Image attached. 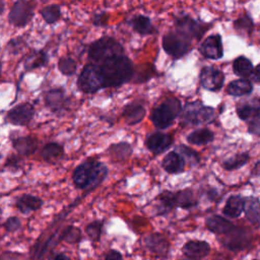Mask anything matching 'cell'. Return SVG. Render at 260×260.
Masks as SVG:
<instances>
[{"label":"cell","mask_w":260,"mask_h":260,"mask_svg":"<svg viewBox=\"0 0 260 260\" xmlns=\"http://www.w3.org/2000/svg\"><path fill=\"white\" fill-rule=\"evenodd\" d=\"M105 87H118L128 82L134 75L131 60L125 55L110 58L99 65Z\"/></svg>","instance_id":"obj_1"},{"label":"cell","mask_w":260,"mask_h":260,"mask_svg":"<svg viewBox=\"0 0 260 260\" xmlns=\"http://www.w3.org/2000/svg\"><path fill=\"white\" fill-rule=\"evenodd\" d=\"M107 175V166L98 159L90 158L74 169L72 180L76 188L88 191L98 187L106 179Z\"/></svg>","instance_id":"obj_2"},{"label":"cell","mask_w":260,"mask_h":260,"mask_svg":"<svg viewBox=\"0 0 260 260\" xmlns=\"http://www.w3.org/2000/svg\"><path fill=\"white\" fill-rule=\"evenodd\" d=\"M119 55H124V48L113 37H102L88 47V58L96 65Z\"/></svg>","instance_id":"obj_3"},{"label":"cell","mask_w":260,"mask_h":260,"mask_svg":"<svg viewBox=\"0 0 260 260\" xmlns=\"http://www.w3.org/2000/svg\"><path fill=\"white\" fill-rule=\"evenodd\" d=\"M182 109L181 102L177 98H168L152 110L150 120L156 128L166 129L181 115Z\"/></svg>","instance_id":"obj_4"},{"label":"cell","mask_w":260,"mask_h":260,"mask_svg":"<svg viewBox=\"0 0 260 260\" xmlns=\"http://www.w3.org/2000/svg\"><path fill=\"white\" fill-rule=\"evenodd\" d=\"M215 118V111L199 101L187 103L182 109L180 122L184 125H200L210 123Z\"/></svg>","instance_id":"obj_5"},{"label":"cell","mask_w":260,"mask_h":260,"mask_svg":"<svg viewBox=\"0 0 260 260\" xmlns=\"http://www.w3.org/2000/svg\"><path fill=\"white\" fill-rule=\"evenodd\" d=\"M77 86L84 93H94L104 88L100 66L93 63L86 64L78 75Z\"/></svg>","instance_id":"obj_6"},{"label":"cell","mask_w":260,"mask_h":260,"mask_svg":"<svg viewBox=\"0 0 260 260\" xmlns=\"http://www.w3.org/2000/svg\"><path fill=\"white\" fill-rule=\"evenodd\" d=\"M161 46L164 51L174 59L182 58L191 51V42L174 31H170L162 37Z\"/></svg>","instance_id":"obj_7"},{"label":"cell","mask_w":260,"mask_h":260,"mask_svg":"<svg viewBox=\"0 0 260 260\" xmlns=\"http://www.w3.org/2000/svg\"><path fill=\"white\" fill-rule=\"evenodd\" d=\"M175 27L176 32L191 42L193 39L200 40L204 31L208 28V25L198 22L189 15H183L175 19Z\"/></svg>","instance_id":"obj_8"},{"label":"cell","mask_w":260,"mask_h":260,"mask_svg":"<svg viewBox=\"0 0 260 260\" xmlns=\"http://www.w3.org/2000/svg\"><path fill=\"white\" fill-rule=\"evenodd\" d=\"M35 5L36 4L31 1L14 2L8 14L9 22L16 27H22L26 25L34 15Z\"/></svg>","instance_id":"obj_9"},{"label":"cell","mask_w":260,"mask_h":260,"mask_svg":"<svg viewBox=\"0 0 260 260\" xmlns=\"http://www.w3.org/2000/svg\"><path fill=\"white\" fill-rule=\"evenodd\" d=\"M143 245L147 251L158 259H167L169 257L171 245L169 240L160 233H151L144 237Z\"/></svg>","instance_id":"obj_10"},{"label":"cell","mask_w":260,"mask_h":260,"mask_svg":"<svg viewBox=\"0 0 260 260\" xmlns=\"http://www.w3.org/2000/svg\"><path fill=\"white\" fill-rule=\"evenodd\" d=\"M35 115V108L30 103H20L10 109L5 116V120L16 126L27 125Z\"/></svg>","instance_id":"obj_11"},{"label":"cell","mask_w":260,"mask_h":260,"mask_svg":"<svg viewBox=\"0 0 260 260\" xmlns=\"http://www.w3.org/2000/svg\"><path fill=\"white\" fill-rule=\"evenodd\" d=\"M199 80L203 88L210 91H217L223 85L224 75L220 70L211 66H206L201 69Z\"/></svg>","instance_id":"obj_12"},{"label":"cell","mask_w":260,"mask_h":260,"mask_svg":"<svg viewBox=\"0 0 260 260\" xmlns=\"http://www.w3.org/2000/svg\"><path fill=\"white\" fill-rule=\"evenodd\" d=\"M174 143V138L169 133L153 132L146 137L145 146L154 155L160 154L169 149Z\"/></svg>","instance_id":"obj_13"},{"label":"cell","mask_w":260,"mask_h":260,"mask_svg":"<svg viewBox=\"0 0 260 260\" xmlns=\"http://www.w3.org/2000/svg\"><path fill=\"white\" fill-rule=\"evenodd\" d=\"M200 54L212 60L220 59L223 55L221 37L219 35H212L207 37L199 46Z\"/></svg>","instance_id":"obj_14"},{"label":"cell","mask_w":260,"mask_h":260,"mask_svg":"<svg viewBox=\"0 0 260 260\" xmlns=\"http://www.w3.org/2000/svg\"><path fill=\"white\" fill-rule=\"evenodd\" d=\"M182 253L187 259L201 260L210 253V245L202 240H190L182 247Z\"/></svg>","instance_id":"obj_15"},{"label":"cell","mask_w":260,"mask_h":260,"mask_svg":"<svg viewBox=\"0 0 260 260\" xmlns=\"http://www.w3.org/2000/svg\"><path fill=\"white\" fill-rule=\"evenodd\" d=\"M44 101L47 108L55 114L63 112L69 103V100L66 98L65 91L62 88L50 89L46 92Z\"/></svg>","instance_id":"obj_16"},{"label":"cell","mask_w":260,"mask_h":260,"mask_svg":"<svg viewBox=\"0 0 260 260\" xmlns=\"http://www.w3.org/2000/svg\"><path fill=\"white\" fill-rule=\"evenodd\" d=\"M222 244L230 250L237 251L245 249L249 245V239L246 232L236 226L232 232L224 235Z\"/></svg>","instance_id":"obj_17"},{"label":"cell","mask_w":260,"mask_h":260,"mask_svg":"<svg viewBox=\"0 0 260 260\" xmlns=\"http://www.w3.org/2000/svg\"><path fill=\"white\" fill-rule=\"evenodd\" d=\"M145 114L146 110L144 106L137 101L127 104L122 111V117L128 125H136L140 123L145 117Z\"/></svg>","instance_id":"obj_18"},{"label":"cell","mask_w":260,"mask_h":260,"mask_svg":"<svg viewBox=\"0 0 260 260\" xmlns=\"http://www.w3.org/2000/svg\"><path fill=\"white\" fill-rule=\"evenodd\" d=\"M186 160L177 150L168 152L161 161L162 169L169 174H179L185 169Z\"/></svg>","instance_id":"obj_19"},{"label":"cell","mask_w":260,"mask_h":260,"mask_svg":"<svg viewBox=\"0 0 260 260\" xmlns=\"http://www.w3.org/2000/svg\"><path fill=\"white\" fill-rule=\"evenodd\" d=\"M205 224H206V228L211 233L218 236H224L236 228L232 221L217 214L207 217L205 220Z\"/></svg>","instance_id":"obj_20"},{"label":"cell","mask_w":260,"mask_h":260,"mask_svg":"<svg viewBox=\"0 0 260 260\" xmlns=\"http://www.w3.org/2000/svg\"><path fill=\"white\" fill-rule=\"evenodd\" d=\"M43 203V200L38 196L30 194H22L16 199L15 206L20 213L29 214L32 211L41 209Z\"/></svg>","instance_id":"obj_21"},{"label":"cell","mask_w":260,"mask_h":260,"mask_svg":"<svg viewBox=\"0 0 260 260\" xmlns=\"http://www.w3.org/2000/svg\"><path fill=\"white\" fill-rule=\"evenodd\" d=\"M12 146L18 154L28 156L36 152L38 148V139L31 135L17 137L12 140Z\"/></svg>","instance_id":"obj_22"},{"label":"cell","mask_w":260,"mask_h":260,"mask_svg":"<svg viewBox=\"0 0 260 260\" xmlns=\"http://www.w3.org/2000/svg\"><path fill=\"white\" fill-rule=\"evenodd\" d=\"M129 25L135 32L141 36H149L156 31L151 22V19L143 14H137L130 18Z\"/></svg>","instance_id":"obj_23"},{"label":"cell","mask_w":260,"mask_h":260,"mask_svg":"<svg viewBox=\"0 0 260 260\" xmlns=\"http://www.w3.org/2000/svg\"><path fill=\"white\" fill-rule=\"evenodd\" d=\"M64 155V148L58 142H49L41 150L42 158L48 164L58 162Z\"/></svg>","instance_id":"obj_24"},{"label":"cell","mask_w":260,"mask_h":260,"mask_svg":"<svg viewBox=\"0 0 260 260\" xmlns=\"http://www.w3.org/2000/svg\"><path fill=\"white\" fill-rule=\"evenodd\" d=\"M245 206V198L241 197L240 195H232L226 200L223 208L222 213L231 218H236L241 215L244 211Z\"/></svg>","instance_id":"obj_25"},{"label":"cell","mask_w":260,"mask_h":260,"mask_svg":"<svg viewBox=\"0 0 260 260\" xmlns=\"http://www.w3.org/2000/svg\"><path fill=\"white\" fill-rule=\"evenodd\" d=\"M48 55L44 51L34 50L26 55L24 60V70L31 71L40 67H44L48 64Z\"/></svg>","instance_id":"obj_26"},{"label":"cell","mask_w":260,"mask_h":260,"mask_svg":"<svg viewBox=\"0 0 260 260\" xmlns=\"http://www.w3.org/2000/svg\"><path fill=\"white\" fill-rule=\"evenodd\" d=\"M175 204L182 209H191L198 204V200L191 189H184L175 193Z\"/></svg>","instance_id":"obj_27"},{"label":"cell","mask_w":260,"mask_h":260,"mask_svg":"<svg viewBox=\"0 0 260 260\" xmlns=\"http://www.w3.org/2000/svg\"><path fill=\"white\" fill-rule=\"evenodd\" d=\"M214 134L207 128L197 129L187 135L186 140L188 143L193 145H205L213 140Z\"/></svg>","instance_id":"obj_28"},{"label":"cell","mask_w":260,"mask_h":260,"mask_svg":"<svg viewBox=\"0 0 260 260\" xmlns=\"http://www.w3.org/2000/svg\"><path fill=\"white\" fill-rule=\"evenodd\" d=\"M252 83L245 78H240L229 83L226 91L229 94L234 96H242L249 94L252 91Z\"/></svg>","instance_id":"obj_29"},{"label":"cell","mask_w":260,"mask_h":260,"mask_svg":"<svg viewBox=\"0 0 260 260\" xmlns=\"http://www.w3.org/2000/svg\"><path fill=\"white\" fill-rule=\"evenodd\" d=\"M109 152L113 159L123 161V160H126L127 158H129V156L131 155L132 147H131V144L123 141V142H119V143L110 145Z\"/></svg>","instance_id":"obj_30"},{"label":"cell","mask_w":260,"mask_h":260,"mask_svg":"<svg viewBox=\"0 0 260 260\" xmlns=\"http://www.w3.org/2000/svg\"><path fill=\"white\" fill-rule=\"evenodd\" d=\"M244 211L246 217L251 222H258L260 221V201L258 198L255 197H248L245 198V206Z\"/></svg>","instance_id":"obj_31"},{"label":"cell","mask_w":260,"mask_h":260,"mask_svg":"<svg viewBox=\"0 0 260 260\" xmlns=\"http://www.w3.org/2000/svg\"><path fill=\"white\" fill-rule=\"evenodd\" d=\"M234 73L240 77H247L253 73L252 62L245 56H240L234 60L233 63Z\"/></svg>","instance_id":"obj_32"},{"label":"cell","mask_w":260,"mask_h":260,"mask_svg":"<svg viewBox=\"0 0 260 260\" xmlns=\"http://www.w3.org/2000/svg\"><path fill=\"white\" fill-rule=\"evenodd\" d=\"M158 214H166L176 208L175 193L171 191H164L157 196Z\"/></svg>","instance_id":"obj_33"},{"label":"cell","mask_w":260,"mask_h":260,"mask_svg":"<svg viewBox=\"0 0 260 260\" xmlns=\"http://www.w3.org/2000/svg\"><path fill=\"white\" fill-rule=\"evenodd\" d=\"M260 113V106L257 103H244L237 107V114L241 120H248L254 118Z\"/></svg>","instance_id":"obj_34"},{"label":"cell","mask_w":260,"mask_h":260,"mask_svg":"<svg viewBox=\"0 0 260 260\" xmlns=\"http://www.w3.org/2000/svg\"><path fill=\"white\" fill-rule=\"evenodd\" d=\"M43 19L48 24L57 22L61 17V9L58 4H49L40 10Z\"/></svg>","instance_id":"obj_35"},{"label":"cell","mask_w":260,"mask_h":260,"mask_svg":"<svg viewBox=\"0 0 260 260\" xmlns=\"http://www.w3.org/2000/svg\"><path fill=\"white\" fill-rule=\"evenodd\" d=\"M103 226H104L103 220H93L86 224L84 232L92 243L100 242L102 233H103Z\"/></svg>","instance_id":"obj_36"},{"label":"cell","mask_w":260,"mask_h":260,"mask_svg":"<svg viewBox=\"0 0 260 260\" xmlns=\"http://www.w3.org/2000/svg\"><path fill=\"white\" fill-rule=\"evenodd\" d=\"M249 159V154L248 152H243L236 154L235 156H232L225 160L222 161V167L228 170V171H233L242 168L243 166L246 165V162Z\"/></svg>","instance_id":"obj_37"},{"label":"cell","mask_w":260,"mask_h":260,"mask_svg":"<svg viewBox=\"0 0 260 260\" xmlns=\"http://www.w3.org/2000/svg\"><path fill=\"white\" fill-rule=\"evenodd\" d=\"M82 239L81 231L74 225L66 226L60 235V240L68 243V244H76L80 242Z\"/></svg>","instance_id":"obj_38"},{"label":"cell","mask_w":260,"mask_h":260,"mask_svg":"<svg viewBox=\"0 0 260 260\" xmlns=\"http://www.w3.org/2000/svg\"><path fill=\"white\" fill-rule=\"evenodd\" d=\"M58 69L65 76H71L77 69L76 62L70 57H61L58 61Z\"/></svg>","instance_id":"obj_39"},{"label":"cell","mask_w":260,"mask_h":260,"mask_svg":"<svg viewBox=\"0 0 260 260\" xmlns=\"http://www.w3.org/2000/svg\"><path fill=\"white\" fill-rule=\"evenodd\" d=\"M178 149H179V153H181L183 155L185 160L187 159V161L190 162L192 166H195L199 162L200 156L194 149H192L188 146H185V145H180Z\"/></svg>","instance_id":"obj_40"},{"label":"cell","mask_w":260,"mask_h":260,"mask_svg":"<svg viewBox=\"0 0 260 260\" xmlns=\"http://www.w3.org/2000/svg\"><path fill=\"white\" fill-rule=\"evenodd\" d=\"M234 26L238 31H240V32L244 31V32L248 34V32H250V30L253 26V22L249 16H243V17L238 18L234 22Z\"/></svg>","instance_id":"obj_41"},{"label":"cell","mask_w":260,"mask_h":260,"mask_svg":"<svg viewBox=\"0 0 260 260\" xmlns=\"http://www.w3.org/2000/svg\"><path fill=\"white\" fill-rule=\"evenodd\" d=\"M3 228L7 233H14L21 228V221L17 216H10L3 222Z\"/></svg>","instance_id":"obj_42"},{"label":"cell","mask_w":260,"mask_h":260,"mask_svg":"<svg viewBox=\"0 0 260 260\" xmlns=\"http://www.w3.org/2000/svg\"><path fill=\"white\" fill-rule=\"evenodd\" d=\"M23 46H25V42H23V40L21 38L12 39L7 44V50L11 54H17L19 51L22 50Z\"/></svg>","instance_id":"obj_43"},{"label":"cell","mask_w":260,"mask_h":260,"mask_svg":"<svg viewBox=\"0 0 260 260\" xmlns=\"http://www.w3.org/2000/svg\"><path fill=\"white\" fill-rule=\"evenodd\" d=\"M248 131L251 134L260 136V113L251 119L248 126Z\"/></svg>","instance_id":"obj_44"},{"label":"cell","mask_w":260,"mask_h":260,"mask_svg":"<svg viewBox=\"0 0 260 260\" xmlns=\"http://www.w3.org/2000/svg\"><path fill=\"white\" fill-rule=\"evenodd\" d=\"M108 19H109V14L103 12V13H99V14L94 15L92 22L96 26H105L108 23Z\"/></svg>","instance_id":"obj_45"},{"label":"cell","mask_w":260,"mask_h":260,"mask_svg":"<svg viewBox=\"0 0 260 260\" xmlns=\"http://www.w3.org/2000/svg\"><path fill=\"white\" fill-rule=\"evenodd\" d=\"M19 158L15 155H10L9 157H7L6 161H5V167H7L9 170L12 171H16L19 169Z\"/></svg>","instance_id":"obj_46"},{"label":"cell","mask_w":260,"mask_h":260,"mask_svg":"<svg viewBox=\"0 0 260 260\" xmlns=\"http://www.w3.org/2000/svg\"><path fill=\"white\" fill-rule=\"evenodd\" d=\"M1 260H23V255L17 252L6 251L1 254Z\"/></svg>","instance_id":"obj_47"},{"label":"cell","mask_w":260,"mask_h":260,"mask_svg":"<svg viewBox=\"0 0 260 260\" xmlns=\"http://www.w3.org/2000/svg\"><path fill=\"white\" fill-rule=\"evenodd\" d=\"M105 260H124L123 255L121 252L115 249H111L108 251V253L105 255Z\"/></svg>","instance_id":"obj_48"},{"label":"cell","mask_w":260,"mask_h":260,"mask_svg":"<svg viewBox=\"0 0 260 260\" xmlns=\"http://www.w3.org/2000/svg\"><path fill=\"white\" fill-rule=\"evenodd\" d=\"M49 260H72V259L65 253H57L56 255L51 257Z\"/></svg>","instance_id":"obj_49"},{"label":"cell","mask_w":260,"mask_h":260,"mask_svg":"<svg viewBox=\"0 0 260 260\" xmlns=\"http://www.w3.org/2000/svg\"><path fill=\"white\" fill-rule=\"evenodd\" d=\"M252 76H253V79L256 81V82H260V64H258L254 70H253V73H252Z\"/></svg>","instance_id":"obj_50"},{"label":"cell","mask_w":260,"mask_h":260,"mask_svg":"<svg viewBox=\"0 0 260 260\" xmlns=\"http://www.w3.org/2000/svg\"><path fill=\"white\" fill-rule=\"evenodd\" d=\"M180 260H191V259H187V258H185V259H180Z\"/></svg>","instance_id":"obj_51"}]
</instances>
